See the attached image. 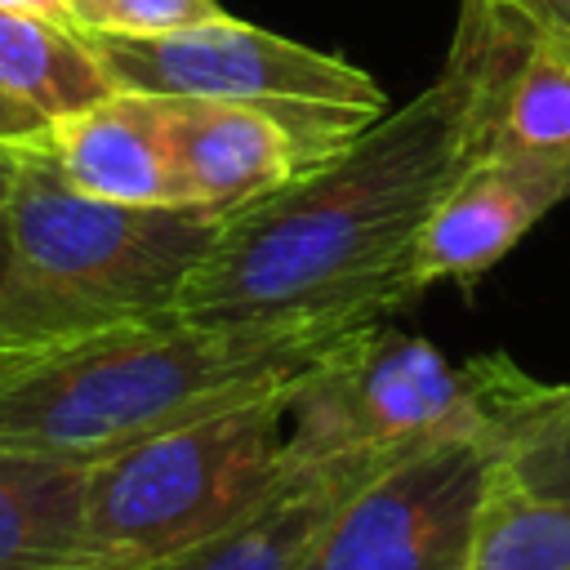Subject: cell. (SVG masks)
<instances>
[{"label": "cell", "instance_id": "14", "mask_svg": "<svg viewBox=\"0 0 570 570\" xmlns=\"http://www.w3.org/2000/svg\"><path fill=\"white\" fill-rule=\"evenodd\" d=\"M0 89L36 107L45 120L71 116L116 94L76 27L9 4H0Z\"/></svg>", "mask_w": 570, "mask_h": 570}, {"label": "cell", "instance_id": "11", "mask_svg": "<svg viewBox=\"0 0 570 570\" xmlns=\"http://www.w3.org/2000/svg\"><path fill=\"white\" fill-rule=\"evenodd\" d=\"M414 454V450H410ZM405 454H334V459H307L294 463L285 485L245 521L227 525L223 534L191 543L183 552H169L142 570H298L312 539L325 530V521L387 463Z\"/></svg>", "mask_w": 570, "mask_h": 570}, {"label": "cell", "instance_id": "17", "mask_svg": "<svg viewBox=\"0 0 570 570\" xmlns=\"http://www.w3.org/2000/svg\"><path fill=\"white\" fill-rule=\"evenodd\" d=\"M223 13L218 0H62L67 27L85 36H165Z\"/></svg>", "mask_w": 570, "mask_h": 570}, {"label": "cell", "instance_id": "13", "mask_svg": "<svg viewBox=\"0 0 570 570\" xmlns=\"http://www.w3.org/2000/svg\"><path fill=\"white\" fill-rule=\"evenodd\" d=\"M499 472L548 499H570V383H534L503 352L485 356Z\"/></svg>", "mask_w": 570, "mask_h": 570}, {"label": "cell", "instance_id": "9", "mask_svg": "<svg viewBox=\"0 0 570 570\" xmlns=\"http://www.w3.org/2000/svg\"><path fill=\"white\" fill-rule=\"evenodd\" d=\"M570 200V160H539L512 151L476 156L445 191L410 258V285L423 294L436 281L485 276L548 209Z\"/></svg>", "mask_w": 570, "mask_h": 570}, {"label": "cell", "instance_id": "12", "mask_svg": "<svg viewBox=\"0 0 570 570\" xmlns=\"http://www.w3.org/2000/svg\"><path fill=\"white\" fill-rule=\"evenodd\" d=\"M85 481V459L0 450V570H71Z\"/></svg>", "mask_w": 570, "mask_h": 570}, {"label": "cell", "instance_id": "10", "mask_svg": "<svg viewBox=\"0 0 570 570\" xmlns=\"http://www.w3.org/2000/svg\"><path fill=\"white\" fill-rule=\"evenodd\" d=\"M58 178L85 196L120 205H183L160 102L147 94H107L58 116L36 138Z\"/></svg>", "mask_w": 570, "mask_h": 570}, {"label": "cell", "instance_id": "5", "mask_svg": "<svg viewBox=\"0 0 570 570\" xmlns=\"http://www.w3.org/2000/svg\"><path fill=\"white\" fill-rule=\"evenodd\" d=\"M85 36V31H80ZM111 89L147 98H223L272 107L325 151L352 142L383 116L379 80L312 45L249 27L232 13L165 36H85Z\"/></svg>", "mask_w": 570, "mask_h": 570}, {"label": "cell", "instance_id": "6", "mask_svg": "<svg viewBox=\"0 0 570 570\" xmlns=\"http://www.w3.org/2000/svg\"><path fill=\"white\" fill-rule=\"evenodd\" d=\"M494 432L485 361L450 365L428 338L361 325L289 392V459L410 454L445 436Z\"/></svg>", "mask_w": 570, "mask_h": 570}, {"label": "cell", "instance_id": "2", "mask_svg": "<svg viewBox=\"0 0 570 570\" xmlns=\"http://www.w3.org/2000/svg\"><path fill=\"white\" fill-rule=\"evenodd\" d=\"M370 312L285 321H187L174 312L0 343V450L102 459L174 423L289 396Z\"/></svg>", "mask_w": 570, "mask_h": 570}, {"label": "cell", "instance_id": "18", "mask_svg": "<svg viewBox=\"0 0 570 570\" xmlns=\"http://www.w3.org/2000/svg\"><path fill=\"white\" fill-rule=\"evenodd\" d=\"M508 22H517L534 45L570 58V0H485Z\"/></svg>", "mask_w": 570, "mask_h": 570}, {"label": "cell", "instance_id": "7", "mask_svg": "<svg viewBox=\"0 0 570 570\" xmlns=\"http://www.w3.org/2000/svg\"><path fill=\"white\" fill-rule=\"evenodd\" d=\"M499 459L494 432H463L387 463L325 521L298 570H468Z\"/></svg>", "mask_w": 570, "mask_h": 570}, {"label": "cell", "instance_id": "20", "mask_svg": "<svg viewBox=\"0 0 570 570\" xmlns=\"http://www.w3.org/2000/svg\"><path fill=\"white\" fill-rule=\"evenodd\" d=\"M22 147H27V142H0V200H4L9 187H13V169H18Z\"/></svg>", "mask_w": 570, "mask_h": 570}, {"label": "cell", "instance_id": "1", "mask_svg": "<svg viewBox=\"0 0 570 570\" xmlns=\"http://www.w3.org/2000/svg\"><path fill=\"white\" fill-rule=\"evenodd\" d=\"M530 36L485 0H459L441 71L303 178L227 214L178 289L187 321L392 316L414 298L419 232L490 151L503 89Z\"/></svg>", "mask_w": 570, "mask_h": 570}, {"label": "cell", "instance_id": "15", "mask_svg": "<svg viewBox=\"0 0 570 570\" xmlns=\"http://www.w3.org/2000/svg\"><path fill=\"white\" fill-rule=\"evenodd\" d=\"M468 570H570V499H548L494 472Z\"/></svg>", "mask_w": 570, "mask_h": 570}, {"label": "cell", "instance_id": "4", "mask_svg": "<svg viewBox=\"0 0 570 570\" xmlns=\"http://www.w3.org/2000/svg\"><path fill=\"white\" fill-rule=\"evenodd\" d=\"M294 472L289 396L200 414L89 463L71 570H142L258 512Z\"/></svg>", "mask_w": 570, "mask_h": 570}, {"label": "cell", "instance_id": "16", "mask_svg": "<svg viewBox=\"0 0 570 570\" xmlns=\"http://www.w3.org/2000/svg\"><path fill=\"white\" fill-rule=\"evenodd\" d=\"M494 151L570 160V58L548 45H525L499 107Z\"/></svg>", "mask_w": 570, "mask_h": 570}, {"label": "cell", "instance_id": "19", "mask_svg": "<svg viewBox=\"0 0 570 570\" xmlns=\"http://www.w3.org/2000/svg\"><path fill=\"white\" fill-rule=\"evenodd\" d=\"M45 116L27 102H18L13 94L0 89V142H36L45 134Z\"/></svg>", "mask_w": 570, "mask_h": 570}, {"label": "cell", "instance_id": "3", "mask_svg": "<svg viewBox=\"0 0 570 570\" xmlns=\"http://www.w3.org/2000/svg\"><path fill=\"white\" fill-rule=\"evenodd\" d=\"M13 258L0 285V343L62 338L174 312L227 214L200 205H120L58 178L27 142L4 196Z\"/></svg>", "mask_w": 570, "mask_h": 570}, {"label": "cell", "instance_id": "21", "mask_svg": "<svg viewBox=\"0 0 570 570\" xmlns=\"http://www.w3.org/2000/svg\"><path fill=\"white\" fill-rule=\"evenodd\" d=\"M9 258H13V236H9V209H4V200H0V285H4Z\"/></svg>", "mask_w": 570, "mask_h": 570}, {"label": "cell", "instance_id": "8", "mask_svg": "<svg viewBox=\"0 0 570 570\" xmlns=\"http://www.w3.org/2000/svg\"><path fill=\"white\" fill-rule=\"evenodd\" d=\"M183 205L236 214L316 169L325 151L272 107L223 98H156Z\"/></svg>", "mask_w": 570, "mask_h": 570}]
</instances>
